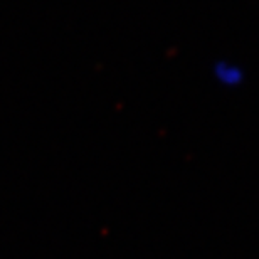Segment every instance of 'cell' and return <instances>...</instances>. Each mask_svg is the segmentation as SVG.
Listing matches in <instances>:
<instances>
[{"mask_svg": "<svg viewBox=\"0 0 259 259\" xmlns=\"http://www.w3.org/2000/svg\"><path fill=\"white\" fill-rule=\"evenodd\" d=\"M215 76L221 82H226L229 86H236L242 81V72L236 66L231 64H217L215 66Z\"/></svg>", "mask_w": 259, "mask_h": 259, "instance_id": "obj_1", "label": "cell"}]
</instances>
